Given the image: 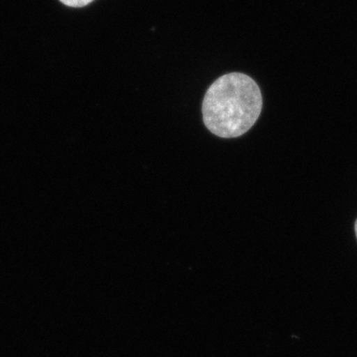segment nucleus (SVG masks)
<instances>
[{
    "mask_svg": "<svg viewBox=\"0 0 357 357\" xmlns=\"http://www.w3.org/2000/svg\"><path fill=\"white\" fill-rule=\"evenodd\" d=\"M60 1L64 3L65 6L79 8V7L89 6V3L95 1V0H60Z\"/></svg>",
    "mask_w": 357,
    "mask_h": 357,
    "instance_id": "nucleus-2",
    "label": "nucleus"
},
{
    "mask_svg": "<svg viewBox=\"0 0 357 357\" xmlns=\"http://www.w3.org/2000/svg\"><path fill=\"white\" fill-rule=\"evenodd\" d=\"M356 237H357V220L356 222Z\"/></svg>",
    "mask_w": 357,
    "mask_h": 357,
    "instance_id": "nucleus-3",
    "label": "nucleus"
},
{
    "mask_svg": "<svg viewBox=\"0 0 357 357\" xmlns=\"http://www.w3.org/2000/svg\"><path fill=\"white\" fill-rule=\"evenodd\" d=\"M262 103L261 91L252 77L243 73L223 75L204 96V126L218 137H239L259 119Z\"/></svg>",
    "mask_w": 357,
    "mask_h": 357,
    "instance_id": "nucleus-1",
    "label": "nucleus"
}]
</instances>
